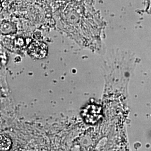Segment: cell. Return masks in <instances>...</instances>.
Instances as JSON below:
<instances>
[{
  "instance_id": "cell-3",
  "label": "cell",
  "mask_w": 151,
  "mask_h": 151,
  "mask_svg": "<svg viewBox=\"0 0 151 151\" xmlns=\"http://www.w3.org/2000/svg\"><path fill=\"white\" fill-rule=\"evenodd\" d=\"M1 32L4 34H10L15 33L16 32V28L14 24L9 22H3L1 28Z\"/></svg>"
},
{
  "instance_id": "cell-2",
  "label": "cell",
  "mask_w": 151,
  "mask_h": 151,
  "mask_svg": "<svg viewBox=\"0 0 151 151\" xmlns=\"http://www.w3.org/2000/svg\"><path fill=\"white\" fill-rule=\"evenodd\" d=\"M97 108L95 106H89L85 110V120L87 123H93L97 121Z\"/></svg>"
},
{
  "instance_id": "cell-1",
  "label": "cell",
  "mask_w": 151,
  "mask_h": 151,
  "mask_svg": "<svg viewBox=\"0 0 151 151\" xmlns=\"http://www.w3.org/2000/svg\"><path fill=\"white\" fill-rule=\"evenodd\" d=\"M28 53L34 59H43L48 53V47L43 42H33L28 48Z\"/></svg>"
},
{
  "instance_id": "cell-4",
  "label": "cell",
  "mask_w": 151,
  "mask_h": 151,
  "mask_svg": "<svg viewBox=\"0 0 151 151\" xmlns=\"http://www.w3.org/2000/svg\"><path fill=\"white\" fill-rule=\"evenodd\" d=\"M11 146V139L5 135H1L0 136V150L7 151Z\"/></svg>"
}]
</instances>
